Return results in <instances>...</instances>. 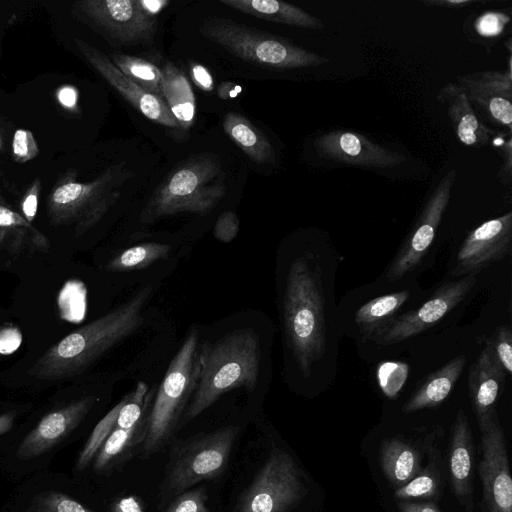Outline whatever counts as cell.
<instances>
[{
  "instance_id": "6da1fadb",
  "label": "cell",
  "mask_w": 512,
  "mask_h": 512,
  "mask_svg": "<svg viewBox=\"0 0 512 512\" xmlns=\"http://www.w3.org/2000/svg\"><path fill=\"white\" fill-rule=\"evenodd\" d=\"M281 254L279 309L288 380L303 393L318 394L334 383L338 371L341 258L319 228L294 235Z\"/></svg>"
},
{
  "instance_id": "7a4b0ae2",
  "label": "cell",
  "mask_w": 512,
  "mask_h": 512,
  "mask_svg": "<svg viewBox=\"0 0 512 512\" xmlns=\"http://www.w3.org/2000/svg\"><path fill=\"white\" fill-rule=\"evenodd\" d=\"M151 294L152 288L146 286L117 308L73 331L48 349L30 373L40 379H59L82 371L140 327Z\"/></svg>"
},
{
  "instance_id": "3957f363",
  "label": "cell",
  "mask_w": 512,
  "mask_h": 512,
  "mask_svg": "<svg viewBox=\"0 0 512 512\" xmlns=\"http://www.w3.org/2000/svg\"><path fill=\"white\" fill-rule=\"evenodd\" d=\"M261 361L260 339L251 328H239L200 344V369L186 418L197 417L229 391L254 389Z\"/></svg>"
},
{
  "instance_id": "277c9868",
  "label": "cell",
  "mask_w": 512,
  "mask_h": 512,
  "mask_svg": "<svg viewBox=\"0 0 512 512\" xmlns=\"http://www.w3.org/2000/svg\"><path fill=\"white\" fill-rule=\"evenodd\" d=\"M226 193L225 173L212 154L190 157L162 181L143 209L140 220L148 223L182 212L206 213Z\"/></svg>"
},
{
  "instance_id": "5b68a950",
  "label": "cell",
  "mask_w": 512,
  "mask_h": 512,
  "mask_svg": "<svg viewBox=\"0 0 512 512\" xmlns=\"http://www.w3.org/2000/svg\"><path fill=\"white\" fill-rule=\"evenodd\" d=\"M200 33L234 56L247 62L275 69L318 67L329 62L287 39L259 31L224 18H209Z\"/></svg>"
},
{
  "instance_id": "8992f818",
  "label": "cell",
  "mask_w": 512,
  "mask_h": 512,
  "mask_svg": "<svg viewBox=\"0 0 512 512\" xmlns=\"http://www.w3.org/2000/svg\"><path fill=\"white\" fill-rule=\"evenodd\" d=\"M198 331L191 329L171 360L147 420L143 453L158 451L171 437L179 416L195 390L200 369Z\"/></svg>"
},
{
  "instance_id": "52a82bcc",
  "label": "cell",
  "mask_w": 512,
  "mask_h": 512,
  "mask_svg": "<svg viewBox=\"0 0 512 512\" xmlns=\"http://www.w3.org/2000/svg\"><path fill=\"white\" fill-rule=\"evenodd\" d=\"M125 178L123 164L109 167L88 183L77 182L75 176L70 175L50 194L48 214L56 224L76 221V232L81 234L96 224L118 200L120 192L116 186Z\"/></svg>"
},
{
  "instance_id": "ba28073f",
  "label": "cell",
  "mask_w": 512,
  "mask_h": 512,
  "mask_svg": "<svg viewBox=\"0 0 512 512\" xmlns=\"http://www.w3.org/2000/svg\"><path fill=\"white\" fill-rule=\"evenodd\" d=\"M237 434V427L225 426L183 446L169 465L164 495L177 496L200 481L220 475L228 463Z\"/></svg>"
},
{
  "instance_id": "9c48e42d",
  "label": "cell",
  "mask_w": 512,
  "mask_h": 512,
  "mask_svg": "<svg viewBox=\"0 0 512 512\" xmlns=\"http://www.w3.org/2000/svg\"><path fill=\"white\" fill-rule=\"evenodd\" d=\"M304 488L293 458L275 449L241 496L237 512H286L300 500Z\"/></svg>"
},
{
  "instance_id": "30bf717a",
  "label": "cell",
  "mask_w": 512,
  "mask_h": 512,
  "mask_svg": "<svg viewBox=\"0 0 512 512\" xmlns=\"http://www.w3.org/2000/svg\"><path fill=\"white\" fill-rule=\"evenodd\" d=\"M457 170H448L438 181L404 240L401 248L387 267L385 278L396 282L415 270L428 253L442 217L450 202Z\"/></svg>"
},
{
  "instance_id": "8fae6325",
  "label": "cell",
  "mask_w": 512,
  "mask_h": 512,
  "mask_svg": "<svg viewBox=\"0 0 512 512\" xmlns=\"http://www.w3.org/2000/svg\"><path fill=\"white\" fill-rule=\"evenodd\" d=\"M313 150L325 166L360 167L390 170L406 162L407 157L369 137L342 129L321 133L313 140Z\"/></svg>"
},
{
  "instance_id": "7c38bea8",
  "label": "cell",
  "mask_w": 512,
  "mask_h": 512,
  "mask_svg": "<svg viewBox=\"0 0 512 512\" xmlns=\"http://www.w3.org/2000/svg\"><path fill=\"white\" fill-rule=\"evenodd\" d=\"M475 284L476 275H466L442 285L420 307L398 315L370 341L388 346L418 335L438 323L461 303Z\"/></svg>"
},
{
  "instance_id": "4fadbf2b",
  "label": "cell",
  "mask_w": 512,
  "mask_h": 512,
  "mask_svg": "<svg viewBox=\"0 0 512 512\" xmlns=\"http://www.w3.org/2000/svg\"><path fill=\"white\" fill-rule=\"evenodd\" d=\"M508 39V64L503 71H476L456 77L482 122L512 133V62Z\"/></svg>"
},
{
  "instance_id": "5bb4252c",
  "label": "cell",
  "mask_w": 512,
  "mask_h": 512,
  "mask_svg": "<svg viewBox=\"0 0 512 512\" xmlns=\"http://www.w3.org/2000/svg\"><path fill=\"white\" fill-rule=\"evenodd\" d=\"M481 432L482 460L479 475L488 512H512V479L506 441L497 411L478 423Z\"/></svg>"
},
{
  "instance_id": "9a60e30c",
  "label": "cell",
  "mask_w": 512,
  "mask_h": 512,
  "mask_svg": "<svg viewBox=\"0 0 512 512\" xmlns=\"http://www.w3.org/2000/svg\"><path fill=\"white\" fill-rule=\"evenodd\" d=\"M78 9L109 38L121 44L149 40L157 18L144 12L139 0H84Z\"/></svg>"
},
{
  "instance_id": "2e32d148",
  "label": "cell",
  "mask_w": 512,
  "mask_h": 512,
  "mask_svg": "<svg viewBox=\"0 0 512 512\" xmlns=\"http://www.w3.org/2000/svg\"><path fill=\"white\" fill-rule=\"evenodd\" d=\"M512 212L487 220L473 229L460 246L451 274L476 275L490 264L510 254Z\"/></svg>"
},
{
  "instance_id": "e0dca14e",
  "label": "cell",
  "mask_w": 512,
  "mask_h": 512,
  "mask_svg": "<svg viewBox=\"0 0 512 512\" xmlns=\"http://www.w3.org/2000/svg\"><path fill=\"white\" fill-rule=\"evenodd\" d=\"M78 49L95 70L146 118L169 128H179L168 106L158 96L152 95L126 77L102 52L75 39Z\"/></svg>"
},
{
  "instance_id": "ac0fdd59",
  "label": "cell",
  "mask_w": 512,
  "mask_h": 512,
  "mask_svg": "<svg viewBox=\"0 0 512 512\" xmlns=\"http://www.w3.org/2000/svg\"><path fill=\"white\" fill-rule=\"evenodd\" d=\"M94 401L93 397H85L48 413L20 443L18 458L27 460L48 451L82 421Z\"/></svg>"
},
{
  "instance_id": "d6986e66",
  "label": "cell",
  "mask_w": 512,
  "mask_h": 512,
  "mask_svg": "<svg viewBox=\"0 0 512 512\" xmlns=\"http://www.w3.org/2000/svg\"><path fill=\"white\" fill-rule=\"evenodd\" d=\"M436 98L445 106L454 134L462 145L481 148L495 138L497 132L481 121L456 82L446 83Z\"/></svg>"
},
{
  "instance_id": "ffe728a7",
  "label": "cell",
  "mask_w": 512,
  "mask_h": 512,
  "mask_svg": "<svg viewBox=\"0 0 512 512\" xmlns=\"http://www.w3.org/2000/svg\"><path fill=\"white\" fill-rule=\"evenodd\" d=\"M506 372L486 342L476 361L468 370V388L478 423L496 410L499 393L505 384Z\"/></svg>"
},
{
  "instance_id": "44dd1931",
  "label": "cell",
  "mask_w": 512,
  "mask_h": 512,
  "mask_svg": "<svg viewBox=\"0 0 512 512\" xmlns=\"http://www.w3.org/2000/svg\"><path fill=\"white\" fill-rule=\"evenodd\" d=\"M473 463V438L463 410H459L452 429L449 469L455 495L463 501L472 492L471 470Z\"/></svg>"
},
{
  "instance_id": "7402d4cb",
  "label": "cell",
  "mask_w": 512,
  "mask_h": 512,
  "mask_svg": "<svg viewBox=\"0 0 512 512\" xmlns=\"http://www.w3.org/2000/svg\"><path fill=\"white\" fill-rule=\"evenodd\" d=\"M234 10L278 24L322 29L323 22L302 8L277 0H220Z\"/></svg>"
},
{
  "instance_id": "603a6c76",
  "label": "cell",
  "mask_w": 512,
  "mask_h": 512,
  "mask_svg": "<svg viewBox=\"0 0 512 512\" xmlns=\"http://www.w3.org/2000/svg\"><path fill=\"white\" fill-rule=\"evenodd\" d=\"M466 364L464 355L457 356L430 374L404 404L403 411L411 413L439 406L450 394Z\"/></svg>"
},
{
  "instance_id": "cb8c5ba5",
  "label": "cell",
  "mask_w": 512,
  "mask_h": 512,
  "mask_svg": "<svg viewBox=\"0 0 512 512\" xmlns=\"http://www.w3.org/2000/svg\"><path fill=\"white\" fill-rule=\"evenodd\" d=\"M160 70L162 99L179 128L188 130L195 118V97L190 83L183 72L172 63L167 62Z\"/></svg>"
},
{
  "instance_id": "d4e9b609",
  "label": "cell",
  "mask_w": 512,
  "mask_h": 512,
  "mask_svg": "<svg viewBox=\"0 0 512 512\" xmlns=\"http://www.w3.org/2000/svg\"><path fill=\"white\" fill-rule=\"evenodd\" d=\"M409 289L378 296L361 305L354 317L363 341L370 339L398 316V312L409 301Z\"/></svg>"
},
{
  "instance_id": "484cf974",
  "label": "cell",
  "mask_w": 512,
  "mask_h": 512,
  "mask_svg": "<svg viewBox=\"0 0 512 512\" xmlns=\"http://www.w3.org/2000/svg\"><path fill=\"white\" fill-rule=\"evenodd\" d=\"M226 135L255 163L275 162V151L268 138L245 116L228 112L223 119Z\"/></svg>"
},
{
  "instance_id": "4316f807",
  "label": "cell",
  "mask_w": 512,
  "mask_h": 512,
  "mask_svg": "<svg viewBox=\"0 0 512 512\" xmlns=\"http://www.w3.org/2000/svg\"><path fill=\"white\" fill-rule=\"evenodd\" d=\"M380 461L387 479L398 487L419 473L420 457L417 450L398 439H385L382 442Z\"/></svg>"
},
{
  "instance_id": "83f0119b",
  "label": "cell",
  "mask_w": 512,
  "mask_h": 512,
  "mask_svg": "<svg viewBox=\"0 0 512 512\" xmlns=\"http://www.w3.org/2000/svg\"><path fill=\"white\" fill-rule=\"evenodd\" d=\"M511 11L485 10L471 13L463 22L466 38L490 52L511 28Z\"/></svg>"
},
{
  "instance_id": "f1b7e54d",
  "label": "cell",
  "mask_w": 512,
  "mask_h": 512,
  "mask_svg": "<svg viewBox=\"0 0 512 512\" xmlns=\"http://www.w3.org/2000/svg\"><path fill=\"white\" fill-rule=\"evenodd\" d=\"M110 60L126 77L143 90L162 99L160 68L142 58L126 54H113Z\"/></svg>"
},
{
  "instance_id": "f546056e",
  "label": "cell",
  "mask_w": 512,
  "mask_h": 512,
  "mask_svg": "<svg viewBox=\"0 0 512 512\" xmlns=\"http://www.w3.org/2000/svg\"><path fill=\"white\" fill-rule=\"evenodd\" d=\"M171 247L167 244L148 242L132 246L121 251L108 264L107 269L114 272L139 270L156 261L166 258Z\"/></svg>"
},
{
  "instance_id": "4dcf8cb0",
  "label": "cell",
  "mask_w": 512,
  "mask_h": 512,
  "mask_svg": "<svg viewBox=\"0 0 512 512\" xmlns=\"http://www.w3.org/2000/svg\"><path fill=\"white\" fill-rule=\"evenodd\" d=\"M127 398L128 395L116 406H114L95 426L79 455L77 461V469L81 470L88 466L108 436L115 429L118 414Z\"/></svg>"
},
{
  "instance_id": "1f68e13d",
  "label": "cell",
  "mask_w": 512,
  "mask_h": 512,
  "mask_svg": "<svg viewBox=\"0 0 512 512\" xmlns=\"http://www.w3.org/2000/svg\"><path fill=\"white\" fill-rule=\"evenodd\" d=\"M141 422L130 429H115L108 436L106 441L99 449V453L95 459L94 469L100 471L106 468L113 460H115L127 447L132 444V439L136 429Z\"/></svg>"
},
{
  "instance_id": "d6a6232c",
  "label": "cell",
  "mask_w": 512,
  "mask_h": 512,
  "mask_svg": "<svg viewBox=\"0 0 512 512\" xmlns=\"http://www.w3.org/2000/svg\"><path fill=\"white\" fill-rule=\"evenodd\" d=\"M376 375L383 394L388 398H395L408 378L409 366L400 361L382 362L377 367Z\"/></svg>"
},
{
  "instance_id": "836d02e7",
  "label": "cell",
  "mask_w": 512,
  "mask_h": 512,
  "mask_svg": "<svg viewBox=\"0 0 512 512\" xmlns=\"http://www.w3.org/2000/svg\"><path fill=\"white\" fill-rule=\"evenodd\" d=\"M146 393L147 386L139 382L120 409L116 422L117 428L130 429L141 422Z\"/></svg>"
},
{
  "instance_id": "e575fe53",
  "label": "cell",
  "mask_w": 512,
  "mask_h": 512,
  "mask_svg": "<svg viewBox=\"0 0 512 512\" xmlns=\"http://www.w3.org/2000/svg\"><path fill=\"white\" fill-rule=\"evenodd\" d=\"M438 482L429 469L418 473L405 485L395 491L399 499L433 497L437 492Z\"/></svg>"
},
{
  "instance_id": "d590c367",
  "label": "cell",
  "mask_w": 512,
  "mask_h": 512,
  "mask_svg": "<svg viewBox=\"0 0 512 512\" xmlns=\"http://www.w3.org/2000/svg\"><path fill=\"white\" fill-rule=\"evenodd\" d=\"M34 512H92L79 502L58 492L39 495L34 503Z\"/></svg>"
},
{
  "instance_id": "8d00e7d4",
  "label": "cell",
  "mask_w": 512,
  "mask_h": 512,
  "mask_svg": "<svg viewBox=\"0 0 512 512\" xmlns=\"http://www.w3.org/2000/svg\"><path fill=\"white\" fill-rule=\"evenodd\" d=\"M491 345L496 358L507 374L512 373V331L510 326L502 325L496 333L486 340Z\"/></svg>"
},
{
  "instance_id": "74e56055",
  "label": "cell",
  "mask_w": 512,
  "mask_h": 512,
  "mask_svg": "<svg viewBox=\"0 0 512 512\" xmlns=\"http://www.w3.org/2000/svg\"><path fill=\"white\" fill-rule=\"evenodd\" d=\"M8 232L12 234L16 233V235H23L29 232L38 237L43 236L22 215L6 206L0 205V242L3 236L8 235Z\"/></svg>"
},
{
  "instance_id": "f35d334b",
  "label": "cell",
  "mask_w": 512,
  "mask_h": 512,
  "mask_svg": "<svg viewBox=\"0 0 512 512\" xmlns=\"http://www.w3.org/2000/svg\"><path fill=\"white\" fill-rule=\"evenodd\" d=\"M203 487L184 491L166 508L165 512H209Z\"/></svg>"
},
{
  "instance_id": "ab89813d",
  "label": "cell",
  "mask_w": 512,
  "mask_h": 512,
  "mask_svg": "<svg viewBox=\"0 0 512 512\" xmlns=\"http://www.w3.org/2000/svg\"><path fill=\"white\" fill-rule=\"evenodd\" d=\"M12 154L16 162L24 163L39 154V148L32 132L26 129L15 131L12 140Z\"/></svg>"
},
{
  "instance_id": "60d3db41",
  "label": "cell",
  "mask_w": 512,
  "mask_h": 512,
  "mask_svg": "<svg viewBox=\"0 0 512 512\" xmlns=\"http://www.w3.org/2000/svg\"><path fill=\"white\" fill-rule=\"evenodd\" d=\"M239 218L232 211L223 212L214 226V237L223 243L231 242L238 234Z\"/></svg>"
},
{
  "instance_id": "b9f144b4",
  "label": "cell",
  "mask_w": 512,
  "mask_h": 512,
  "mask_svg": "<svg viewBox=\"0 0 512 512\" xmlns=\"http://www.w3.org/2000/svg\"><path fill=\"white\" fill-rule=\"evenodd\" d=\"M498 152L502 158V163L496 174L497 179L504 186H510L512 181V139L511 134L502 140L501 145L498 147Z\"/></svg>"
},
{
  "instance_id": "7bdbcfd3",
  "label": "cell",
  "mask_w": 512,
  "mask_h": 512,
  "mask_svg": "<svg viewBox=\"0 0 512 512\" xmlns=\"http://www.w3.org/2000/svg\"><path fill=\"white\" fill-rule=\"evenodd\" d=\"M41 188V181L39 178H36L32 185L27 190L21 204V209L23 212V217L31 223L36 215L37 207H38V197Z\"/></svg>"
},
{
  "instance_id": "ee69618b",
  "label": "cell",
  "mask_w": 512,
  "mask_h": 512,
  "mask_svg": "<svg viewBox=\"0 0 512 512\" xmlns=\"http://www.w3.org/2000/svg\"><path fill=\"white\" fill-rule=\"evenodd\" d=\"M190 75L193 82L204 91H211L214 88L213 77L206 67L199 63H191Z\"/></svg>"
},
{
  "instance_id": "f6af8a7d",
  "label": "cell",
  "mask_w": 512,
  "mask_h": 512,
  "mask_svg": "<svg viewBox=\"0 0 512 512\" xmlns=\"http://www.w3.org/2000/svg\"><path fill=\"white\" fill-rule=\"evenodd\" d=\"M21 334L14 327H7L0 332V353L10 354L15 351L21 343Z\"/></svg>"
},
{
  "instance_id": "bcb514c9",
  "label": "cell",
  "mask_w": 512,
  "mask_h": 512,
  "mask_svg": "<svg viewBox=\"0 0 512 512\" xmlns=\"http://www.w3.org/2000/svg\"><path fill=\"white\" fill-rule=\"evenodd\" d=\"M57 99L59 103L69 110H75L78 101V92L73 86H63L57 91Z\"/></svg>"
},
{
  "instance_id": "7dc6e473",
  "label": "cell",
  "mask_w": 512,
  "mask_h": 512,
  "mask_svg": "<svg viewBox=\"0 0 512 512\" xmlns=\"http://www.w3.org/2000/svg\"><path fill=\"white\" fill-rule=\"evenodd\" d=\"M476 2L484 3V1L479 0H423V3L426 6H435L442 8H451V9H460L463 7L470 6Z\"/></svg>"
},
{
  "instance_id": "c3c4849f",
  "label": "cell",
  "mask_w": 512,
  "mask_h": 512,
  "mask_svg": "<svg viewBox=\"0 0 512 512\" xmlns=\"http://www.w3.org/2000/svg\"><path fill=\"white\" fill-rule=\"evenodd\" d=\"M401 512H441L432 503L400 502L398 504Z\"/></svg>"
},
{
  "instance_id": "681fc988",
  "label": "cell",
  "mask_w": 512,
  "mask_h": 512,
  "mask_svg": "<svg viewBox=\"0 0 512 512\" xmlns=\"http://www.w3.org/2000/svg\"><path fill=\"white\" fill-rule=\"evenodd\" d=\"M144 12L157 18L158 14L169 4L167 0H139Z\"/></svg>"
},
{
  "instance_id": "f907efd6",
  "label": "cell",
  "mask_w": 512,
  "mask_h": 512,
  "mask_svg": "<svg viewBox=\"0 0 512 512\" xmlns=\"http://www.w3.org/2000/svg\"><path fill=\"white\" fill-rule=\"evenodd\" d=\"M241 92L242 87L232 82H223L217 88L218 96L224 100L236 98Z\"/></svg>"
},
{
  "instance_id": "816d5d0a",
  "label": "cell",
  "mask_w": 512,
  "mask_h": 512,
  "mask_svg": "<svg viewBox=\"0 0 512 512\" xmlns=\"http://www.w3.org/2000/svg\"><path fill=\"white\" fill-rule=\"evenodd\" d=\"M114 512H142V510L139 503L133 497H127L116 503Z\"/></svg>"
},
{
  "instance_id": "f5cc1de1",
  "label": "cell",
  "mask_w": 512,
  "mask_h": 512,
  "mask_svg": "<svg viewBox=\"0 0 512 512\" xmlns=\"http://www.w3.org/2000/svg\"><path fill=\"white\" fill-rule=\"evenodd\" d=\"M15 414L13 412L4 413L0 415V435L8 432L14 422Z\"/></svg>"
},
{
  "instance_id": "db71d44e",
  "label": "cell",
  "mask_w": 512,
  "mask_h": 512,
  "mask_svg": "<svg viewBox=\"0 0 512 512\" xmlns=\"http://www.w3.org/2000/svg\"><path fill=\"white\" fill-rule=\"evenodd\" d=\"M3 149V143H2V139H1V135H0V151H2Z\"/></svg>"
}]
</instances>
